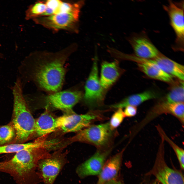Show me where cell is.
I'll use <instances>...</instances> for the list:
<instances>
[{"label":"cell","instance_id":"6da1fadb","mask_svg":"<svg viewBox=\"0 0 184 184\" xmlns=\"http://www.w3.org/2000/svg\"><path fill=\"white\" fill-rule=\"evenodd\" d=\"M77 47L74 43L55 53L35 52L25 57L18 67L23 87L31 82L51 93L60 91L66 72L65 62Z\"/></svg>","mask_w":184,"mask_h":184},{"label":"cell","instance_id":"7a4b0ae2","mask_svg":"<svg viewBox=\"0 0 184 184\" xmlns=\"http://www.w3.org/2000/svg\"><path fill=\"white\" fill-rule=\"evenodd\" d=\"M50 154L44 149L30 148L16 153L10 159L0 162V171L8 173L18 184H36L41 178L36 170L41 160Z\"/></svg>","mask_w":184,"mask_h":184},{"label":"cell","instance_id":"3957f363","mask_svg":"<svg viewBox=\"0 0 184 184\" xmlns=\"http://www.w3.org/2000/svg\"><path fill=\"white\" fill-rule=\"evenodd\" d=\"M21 78L17 77L11 88L13 97V109L11 123L16 132L10 143H23L35 133L36 120L31 114L23 93Z\"/></svg>","mask_w":184,"mask_h":184},{"label":"cell","instance_id":"277c9868","mask_svg":"<svg viewBox=\"0 0 184 184\" xmlns=\"http://www.w3.org/2000/svg\"><path fill=\"white\" fill-rule=\"evenodd\" d=\"M114 131L111 128L109 122L92 125L78 132L71 140L91 144L98 149L109 148L115 135Z\"/></svg>","mask_w":184,"mask_h":184},{"label":"cell","instance_id":"5b68a950","mask_svg":"<svg viewBox=\"0 0 184 184\" xmlns=\"http://www.w3.org/2000/svg\"><path fill=\"white\" fill-rule=\"evenodd\" d=\"M82 7H78L71 12H60L48 16L39 17L33 20L37 24L53 31L63 30L77 33Z\"/></svg>","mask_w":184,"mask_h":184},{"label":"cell","instance_id":"8992f818","mask_svg":"<svg viewBox=\"0 0 184 184\" xmlns=\"http://www.w3.org/2000/svg\"><path fill=\"white\" fill-rule=\"evenodd\" d=\"M85 89L84 101L88 107L92 110L103 105L106 90L102 86L99 77L96 56L94 59L91 71L86 82Z\"/></svg>","mask_w":184,"mask_h":184},{"label":"cell","instance_id":"52a82bcc","mask_svg":"<svg viewBox=\"0 0 184 184\" xmlns=\"http://www.w3.org/2000/svg\"><path fill=\"white\" fill-rule=\"evenodd\" d=\"M65 155L55 153L39 161L37 168L44 184H54L57 176L67 162Z\"/></svg>","mask_w":184,"mask_h":184},{"label":"cell","instance_id":"ba28073f","mask_svg":"<svg viewBox=\"0 0 184 184\" xmlns=\"http://www.w3.org/2000/svg\"><path fill=\"white\" fill-rule=\"evenodd\" d=\"M111 149H98L91 157L78 166L76 172L78 176L83 178L89 176L99 175Z\"/></svg>","mask_w":184,"mask_h":184},{"label":"cell","instance_id":"9c48e42d","mask_svg":"<svg viewBox=\"0 0 184 184\" xmlns=\"http://www.w3.org/2000/svg\"><path fill=\"white\" fill-rule=\"evenodd\" d=\"M70 117V115L55 117L45 112L36 120L35 133L39 137L47 135L67 124Z\"/></svg>","mask_w":184,"mask_h":184},{"label":"cell","instance_id":"30bf717a","mask_svg":"<svg viewBox=\"0 0 184 184\" xmlns=\"http://www.w3.org/2000/svg\"><path fill=\"white\" fill-rule=\"evenodd\" d=\"M101 111L91 110L84 114L70 115V122L60 129L64 133L79 132L92 125L95 122L105 119Z\"/></svg>","mask_w":184,"mask_h":184},{"label":"cell","instance_id":"8fae6325","mask_svg":"<svg viewBox=\"0 0 184 184\" xmlns=\"http://www.w3.org/2000/svg\"><path fill=\"white\" fill-rule=\"evenodd\" d=\"M83 97L79 91H59L47 96L46 100L53 107L67 111L71 110Z\"/></svg>","mask_w":184,"mask_h":184},{"label":"cell","instance_id":"7c38bea8","mask_svg":"<svg viewBox=\"0 0 184 184\" xmlns=\"http://www.w3.org/2000/svg\"><path fill=\"white\" fill-rule=\"evenodd\" d=\"M181 4H176L170 1L169 4L164 6L167 12L170 19V23L176 35L177 47L182 50L184 44V9Z\"/></svg>","mask_w":184,"mask_h":184},{"label":"cell","instance_id":"4fadbf2b","mask_svg":"<svg viewBox=\"0 0 184 184\" xmlns=\"http://www.w3.org/2000/svg\"><path fill=\"white\" fill-rule=\"evenodd\" d=\"M126 58L136 62L139 69L151 78L167 83L173 81V77L163 71L150 59L141 58L133 54H127Z\"/></svg>","mask_w":184,"mask_h":184},{"label":"cell","instance_id":"5bb4252c","mask_svg":"<svg viewBox=\"0 0 184 184\" xmlns=\"http://www.w3.org/2000/svg\"><path fill=\"white\" fill-rule=\"evenodd\" d=\"M124 71L120 66L117 60L111 62H102L99 79L103 88L106 90L110 88L118 79Z\"/></svg>","mask_w":184,"mask_h":184},{"label":"cell","instance_id":"9a60e30c","mask_svg":"<svg viewBox=\"0 0 184 184\" xmlns=\"http://www.w3.org/2000/svg\"><path fill=\"white\" fill-rule=\"evenodd\" d=\"M136 56L144 59L155 58L160 53L153 44L147 38L133 36L129 39Z\"/></svg>","mask_w":184,"mask_h":184},{"label":"cell","instance_id":"2e32d148","mask_svg":"<svg viewBox=\"0 0 184 184\" xmlns=\"http://www.w3.org/2000/svg\"><path fill=\"white\" fill-rule=\"evenodd\" d=\"M125 149L106 161L98 176L97 184H103L116 179L120 169Z\"/></svg>","mask_w":184,"mask_h":184},{"label":"cell","instance_id":"e0dca14e","mask_svg":"<svg viewBox=\"0 0 184 184\" xmlns=\"http://www.w3.org/2000/svg\"><path fill=\"white\" fill-rule=\"evenodd\" d=\"M150 59L166 73L183 81V65L160 54L156 57Z\"/></svg>","mask_w":184,"mask_h":184},{"label":"cell","instance_id":"ac0fdd59","mask_svg":"<svg viewBox=\"0 0 184 184\" xmlns=\"http://www.w3.org/2000/svg\"><path fill=\"white\" fill-rule=\"evenodd\" d=\"M155 176L162 184H184V177L181 173L166 164L159 167Z\"/></svg>","mask_w":184,"mask_h":184},{"label":"cell","instance_id":"d6986e66","mask_svg":"<svg viewBox=\"0 0 184 184\" xmlns=\"http://www.w3.org/2000/svg\"><path fill=\"white\" fill-rule=\"evenodd\" d=\"M157 97L155 93L146 91L128 97L118 103L109 106V107L110 109H122L128 106L136 107L146 101L155 98Z\"/></svg>","mask_w":184,"mask_h":184},{"label":"cell","instance_id":"ffe728a7","mask_svg":"<svg viewBox=\"0 0 184 184\" xmlns=\"http://www.w3.org/2000/svg\"><path fill=\"white\" fill-rule=\"evenodd\" d=\"M48 146L47 140L39 139L27 143H12L0 146V154L16 153L23 150L30 148L45 149Z\"/></svg>","mask_w":184,"mask_h":184},{"label":"cell","instance_id":"44dd1931","mask_svg":"<svg viewBox=\"0 0 184 184\" xmlns=\"http://www.w3.org/2000/svg\"><path fill=\"white\" fill-rule=\"evenodd\" d=\"M170 90L164 100L169 103L184 102V82L180 80L179 82Z\"/></svg>","mask_w":184,"mask_h":184},{"label":"cell","instance_id":"7402d4cb","mask_svg":"<svg viewBox=\"0 0 184 184\" xmlns=\"http://www.w3.org/2000/svg\"><path fill=\"white\" fill-rule=\"evenodd\" d=\"M47 6L45 1H38L30 5L26 11L25 18L32 20L41 17L45 12Z\"/></svg>","mask_w":184,"mask_h":184},{"label":"cell","instance_id":"603a6c76","mask_svg":"<svg viewBox=\"0 0 184 184\" xmlns=\"http://www.w3.org/2000/svg\"><path fill=\"white\" fill-rule=\"evenodd\" d=\"M15 136V130L11 123L0 126V146L10 144Z\"/></svg>","mask_w":184,"mask_h":184},{"label":"cell","instance_id":"cb8c5ba5","mask_svg":"<svg viewBox=\"0 0 184 184\" xmlns=\"http://www.w3.org/2000/svg\"><path fill=\"white\" fill-rule=\"evenodd\" d=\"M156 129L160 136H162L172 147L175 152L179 162L180 166L182 169L184 168V151L171 140L166 134L163 129L159 125L156 126Z\"/></svg>","mask_w":184,"mask_h":184},{"label":"cell","instance_id":"d4e9b609","mask_svg":"<svg viewBox=\"0 0 184 184\" xmlns=\"http://www.w3.org/2000/svg\"><path fill=\"white\" fill-rule=\"evenodd\" d=\"M125 117L122 109H117L112 115L109 122L111 128L114 130L122 123Z\"/></svg>","mask_w":184,"mask_h":184},{"label":"cell","instance_id":"484cf974","mask_svg":"<svg viewBox=\"0 0 184 184\" xmlns=\"http://www.w3.org/2000/svg\"><path fill=\"white\" fill-rule=\"evenodd\" d=\"M123 112L125 117H133L137 113L136 107L132 106H128L125 107Z\"/></svg>","mask_w":184,"mask_h":184},{"label":"cell","instance_id":"4316f807","mask_svg":"<svg viewBox=\"0 0 184 184\" xmlns=\"http://www.w3.org/2000/svg\"><path fill=\"white\" fill-rule=\"evenodd\" d=\"M103 184H124L121 180L116 179L108 181Z\"/></svg>","mask_w":184,"mask_h":184},{"label":"cell","instance_id":"83f0119b","mask_svg":"<svg viewBox=\"0 0 184 184\" xmlns=\"http://www.w3.org/2000/svg\"><path fill=\"white\" fill-rule=\"evenodd\" d=\"M4 57L2 53H0V58H3Z\"/></svg>","mask_w":184,"mask_h":184},{"label":"cell","instance_id":"f1b7e54d","mask_svg":"<svg viewBox=\"0 0 184 184\" xmlns=\"http://www.w3.org/2000/svg\"><path fill=\"white\" fill-rule=\"evenodd\" d=\"M1 44H0V46H1Z\"/></svg>","mask_w":184,"mask_h":184}]
</instances>
